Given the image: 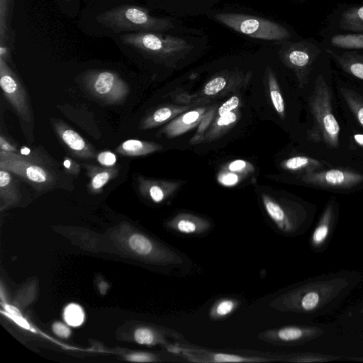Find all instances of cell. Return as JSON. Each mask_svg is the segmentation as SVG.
I'll use <instances>...</instances> for the list:
<instances>
[{
    "label": "cell",
    "mask_w": 363,
    "mask_h": 363,
    "mask_svg": "<svg viewBox=\"0 0 363 363\" xmlns=\"http://www.w3.org/2000/svg\"><path fill=\"white\" fill-rule=\"evenodd\" d=\"M127 359L137 362H154L156 358L154 355L149 353H134L127 357Z\"/></svg>",
    "instance_id": "cell-36"
},
{
    "label": "cell",
    "mask_w": 363,
    "mask_h": 363,
    "mask_svg": "<svg viewBox=\"0 0 363 363\" xmlns=\"http://www.w3.org/2000/svg\"><path fill=\"white\" fill-rule=\"evenodd\" d=\"M239 104V99L237 96H232L228 101L224 102L218 108L220 116H224L231 112Z\"/></svg>",
    "instance_id": "cell-32"
},
{
    "label": "cell",
    "mask_w": 363,
    "mask_h": 363,
    "mask_svg": "<svg viewBox=\"0 0 363 363\" xmlns=\"http://www.w3.org/2000/svg\"><path fill=\"white\" fill-rule=\"evenodd\" d=\"M320 35L324 48L363 51V33H321Z\"/></svg>",
    "instance_id": "cell-15"
},
{
    "label": "cell",
    "mask_w": 363,
    "mask_h": 363,
    "mask_svg": "<svg viewBox=\"0 0 363 363\" xmlns=\"http://www.w3.org/2000/svg\"><path fill=\"white\" fill-rule=\"evenodd\" d=\"M19 184L9 171L0 169L1 208L12 206L20 199Z\"/></svg>",
    "instance_id": "cell-17"
},
{
    "label": "cell",
    "mask_w": 363,
    "mask_h": 363,
    "mask_svg": "<svg viewBox=\"0 0 363 363\" xmlns=\"http://www.w3.org/2000/svg\"><path fill=\"white\" fill-rule=\"evenodd\" d=\"M96 21L116 33L162 32L174 27L169 18L153 16L145 8L131 4L106 10L96 16Z\"/></svg>",
    "instance_id": "cell-1"
},
{
    "label": "cell",
    "mask_w": 363,
    "mask_h": 363,
    "mask_svg": "<svg viewBox=\"0 0 363 363\" xmlns=\"http://www.w3.org/2000/svg\"><path fill=\"white\" fill-rule=\"evenodd\" d=\"M269 82L270 85V96L273 106L278 113L283 115L285 108L284 99L279 91L275 77L271 72H269Z\"/></svg>",
    "instance_id": "cell-27"
},
{
    "label": "cell",
    "mask_w": 363,
    "mask_h": 363,
    "mask_svg": "<svg viewBox=\"0 0 363 363\" xmlns=\"http://www.w3.org/2000/svg\"><path fill=\"white\" fill-rule=\"evenodd\" d=\"M303 180L320 187L348 189L363 182V174L345 169H330L306 173Z\"/></svg>",
    "instance_id": "cell-10"
},
{
    "label": "cell",
    "mask_w": 363,
    "mask_h": 363,
    "mask_svg": "<svg viewBox=\"0 0 363 363\" xmlns=\"http://www.w3.org/2000/svg\"><path fill=\"white\" fill-rule=\"evenodd\" d=\"M135 341L142 345H152L163 340L152 330L146 328H138L134 333Z\"/></svg>",
    "instance_id": "cell-28"
},
{
    "label": "cell",
    "mask_w": 363,
    "mask_h": 363,
    "mask_svg": "<svg viewBox=\"0 0 363 363\" xmlns=\"http://www.w3.org/2000/svg\"><path fill=\"white\" fill-rule=\"evenodd\" d=\"M0 169L20 177L39 190L51 187L55 181L53 174L40 162L16 152L0 151Z\"/></svg>",
    "instance_id": "cell-6"
},
{
    "label": "cell",
    "mask_w": 363,
    "mask_h": 363,
    "mask_svg": "<svg viewBox=\"0 0 363 363\" xmlns=\"http://www.w3.org/2000/svg\"><path fill=\"white\" fill-rule=\"evenodd\" d=\"M84 82L93 96L108 104L122 102L129 91L126 82L110 70H89L85 74Z\"/></svg>",
    "instance_id": "cell-7"
},
{
    "label": "cell",
    "mask_w": 363,
    "mask_h": 363,
    "mask_svg": "<svg viewBox=\"0 0 363 363\" xmlns=\"http://www.w3.org/2000/svg\"><path fill=\"white\" fill-rule=\"evenodd\" d=\"M13 0H0V40L11 38L9 24L12 16Z\"/></svg>",
    "instance_id": "cell-24"
},
{
    "label": "cell",
    "mask_w": 363,
    "mask_h": 363,
    "mask_svg": "<svg viewBox=\"0 0 363 363\" xmlns=\"http://www.w3.org/2000/svg\"><path fill=\"white\" fill-rule=\"evenodd\" d=\"M262 199L265 211L275 225L283 232L290 231L292 221L285 208L268 196H263Z\"/></svg>",
    "instance_id": "cell-18"
},
{
    "label": "cell",
    "mask_w": 363,
    "mask_h": 363,
    "mask_svg": "<svg viewBox=\"0 0 363 363\" xmlns=\"http://www.w3.org/2000/svg\"><path fill=\"white\" fill-rule=\"evenodd\" d=\"M138 186L140 191L145 195L148 196L150 199L155 202L162 201L167 196L168 190L166 186L161 182L151 181L143 177L138 178Z\"/></svg>",
    "instance_id": "cell-21"
},
{
    "label": "cell",
    "mask_w": 363,
    "mask_h": 363,
    "mask_svg": "<svg viewBox=\"0 0 363 363\" xmlns=\"http://www.w3.org/2000/svg\"><path fill=\"white\" fill-rule=\"evenodd\" d=\"M354 140L360 146L363 147V134L357 133L354 135Z\"/></svg>",
    "instance_id": "cell-42"
},
{
    "label": "cell",
    "mask_w": 363,
    "mask_h": 363,
    "mask_svg": "<svg viewBox=\"0 0 363 363\" xmlns=\"http://www.w3.org/2000/svg\"><path fill=\"white\" fill-rule=\"evenodd\" d=\"M284 167L289 170H306V173L316 171L322 167V163L315 159L306 156H295L286 160Z\"/></svg>",
    "instance_id": "cell-23"
},
{
    "label": "cell",
    "mask_w": 363,
    "mask_h": 363,
    "mask_svg": "<svg viewBox=\"0 0 363 363\" xmlns=\"http://www.w3.org/2000/svg\"><path fill=\"white\" fill-rule=\"evenodd\" d=\"M239 300L234 298H222L217 300L209 310L211 320H218L227 318L239 307Z\"/></svg>",
    "instance_id": "cell-20"
},
{
    "label": "cell",
    "mask_w": 363,
    "mask_h": 363,
    "mask_svg": "<svg viewBox=\"0 0 363 363\" xmlns=\"http://www.w3.org/2000/svg\"><path fill=\"white\" fill-rule=\"evenodd\" d=\"M53 332L61 337H67L69 336L70 330L61 323H55L52 325Z\"/></svg>",
    "instance_id": "cell-37"
},
{
    "label": "cell",
    "mask_w": 363,
    "mask_h": 363,
    "mask_svg": "<svg viewBox=\"0 0 363 363\" xmlns=\"http://www.w3.org/2000/svg\"><path fill=\"white\" fill-rule=\"evenodd\" d=\"M245 166H246V163L245 161L238 160H235V161L232 162L229 164L228 168L232 172H236V171H240V170L244 169Z\"/></svg>",
    "instance_id": "cell-41"
},
{
    "label": "cell",
    "mask_w": 363,
    "mask_h": 363,
    "mask_svg": "<svg viewBox=\"0 0 363 363\" xmlns=\"http://www.w3.org/2000/svg\"><path fill=\"white\" fill-rule=\"evenodd\" d=\"M226 79L223 76H218L209 81L204 87L207 95H214L223 90L226 85Z\"/></svg>",
    "instance_id": "cell-29"
},
{
    "label": "cell",
    "mask_w": 363,
    "mask_h": 363,
    "mask_svg": "<svg viewBox=\"0 0 363 363\" xmlns=\"http://www.w3.org/2000/svg\"><path fill=\"white\" fill-rule=\"evenodd\" d=\"M236 119V115L233 112H230L229 113L220 116L217 121V124L220 126L228 125L235 122Z\"/></svg>",
    "instance_id": "cell-38"
},
{
    "label": "cell",
    "mask_w": 363,
    "mask_h": 363,
    "mask_svg": "<svg viewBox=\"0 0 363 363\" xmlns=\"http://www.w3.org/2000/svg\"><path fill=\"white\" fill-rule=\"evenodd\" d=\"M173 353L181 354L192 362H263L273 359L262 357L242 356L224 352H214L199 348L172 345L168 347Z\"/></svg>",
    "instance_id": "cell-11"
},
{
    "label": "cell",
    "mask_w": 363,
    "mask_h": 363,
    "mask_svg": "<svg viewBox=\"0 0 363 363\" xmlns=\"http://www.w3.org/2000/svg\"><path fill=\"white\" fill-rule=\"evenodd\" d=\"M172 111L167 107H162L156 110L151 116H147L141 122V129L150 128L156 125L164 122L171 118Z\"/></svg>",
    "instance_id": "cell-25"
},
{
    "label": "cell",
    "mask_w": 363,
    "mask_h": 363,
    "mask_svg": "<svg viewBox=\"0 0 363 363\" xmlns=\"http://www.w3.org/2000/svg\"><path fill=\"white\" fill-rule=\"evenodd\" d=\"M325 52L345 73L363 80V51L325 48Z\"/></svg>",
    "instance_id": "cell-13"
},
{
    "label": "cell",
    "mask_w": 363,
    "mask_h": 363,
    "mask_svg": "<svg viewBox=\"0 0 363 363\" xmlns=\"http://www.w3.org/2000/svg\"><path fill=\"white\" fill-rule=\"evenodd\" d=\"M319 302V296L315 292H308L306 294L300 301V306L305 311H311L314 309Z\"/></svg>",
    "instance_id": "cell-31"
},
{
    "label": "cell",
    "mask_w": 363,
    "mask_h": 363,
    "mask_svg": "<svg viewBox=\"0 0 363 363\" xmlns=\"http://www.w3.org/2000/svg\"><path fill=\"white\" fill-rule=\"evenodd\" d=\"M324 52L325 48L321 41L307 38L296 41L285 40L279 55L282 61L294 70L300 82L304 84Z\"/></svg>",
    "instance_id": "cell-5"
},
{
    "label": "cell",
    "mask_w": 363,
    "mask_h": 363,
    "mask_svg": "<svg viewBox=\"0 0 363 363\" xmlns=\"http://www.w3.org/2000/svg\"><path fill=\"white\" fill-rule=\"evenodd\" d=\"M0 86L4 95L18 115L25 121H30L31 111L26 91L7 62L1 58Z\"/></svg>",
    "instance_id": "cell-8"
},
{
    "label": "cell",
    "mask_w": 363,
    "mask_h": 363,
    "mask_svg": "<svg viewBox=\"0 0 363 363\" xmlns=\"http://www.w3.org/2000/svg\"><path fill=\"white\" fill-rule=\"evenodd\" d=\"M96 159L101 166L106 167L116 166L117 161L116 155L109 150L100 152L96 155Z\"/></svg>",
    "instance_id": "cell-30"
},
{
    "label": "cell",
    "mask_w": 363,
    "mask_h": 363,
    "mask_svg": "<svg viewBox=\"0 0 363 363\" xmlns=\"http://www.w3.org/2000/svg\"><path fill=\"white\" fill-rule=\"evenodd\" d=\"M89 178L88 187L91 192L99 193L118 172V167H99L83 164Z\"/></svg>",
    "instance_id": "cell-16"
},
{
    "label": "cell",
    "mask_w": 363,
    "mask_h": 363,
    "mask_svg": "<svg viewBox=\"0 0 363 363\" xmlns=\"http://www.w3.org/2000/svg\"><path fill=\"white\" fill-rule=\"evenodd\" d=\"M0 151L18 153V150L3 136H0Z\"/></svg>",
    "instance_id": "cell-39"
},
{
    "label": "cell",
    "mask_w": 363,
    "mask_h": 363,
    "mask_svg": "<svg viewBox=\"0 0 363 363\" xmlns=\"http://www.w3.org/2000/svg\"><path fill=\"white\" fill-rule=\"evenodd\" d=\"M159 149L160 146L157 144L137 139H129L120 144L116 150L124 156L138 157L148 155Z\"/></svg>",
    "instance_id": "cell-19"
},
{
    "label": "cell",
    "mask_w": 363,
    "mask_h": 363,
    "mask_svg": "<svg viewBox=\"0 0 363 363\" xmlns=\"http://www.w3.org/2000/svg\"><path fill=\"white\" fill-rule=\"evenodd\" d=\"M121 42L139 52L158 58L172 57L190 51L193 46L186 40L159 32L127 33Z\"/></svg>",
    "instance_id": "cell-3"
},
{
    "label": "cell",
    "mask_w": 363,
    "mask_h": 363,
    "mask_svg": "<svg viewBox=\"0 0 363 363\" xmlns=\"http://www.w3.org/2000/svg\"><path fill=\"white\" fill-rule=\"evenodd\" d=\"M340 91L350 110L363 127V98L350 89L342 88Z\"/></svg>",
    "instance_id": "cell-22"
},
{
    "label": "cell",
    "mask_w": 363,
    "mask_h": 363,
    "mask_svg": "<svg viewBox=\"0 0 363 363\" xmlns=\"http://www.w3.org/2000/svg\"><path fill=\"white\" fill-rule=\"evenodd\" d=\"M328 225H323V224L320 225L315 229V230L313 235V242L315 244L321 243L326 238V237L328 236Z\"/></svg>",
    "instance_id": "cell-34"
},
{
    "label": "cell",
    "mask_w": 363,
    "mask_h": 363,
    "mask_svg": "<svg viewBox=\"0 0 363 363\" xmlns=\"http://www.w3.org/2000/svg\"><path fill=\"white\" fill-rule=\"evenodd\" d=\"M203 111V109L187 112L182 116L181 119L182 123L186 125H191L195 123L199 118Z\"/></svg>",
    "instance_id": "cell-35"
},
{
    "label": "cell",
    "mask_w": 363,
    "mask_h": 363,
    "mask_svg": "<svg viewBox=\"0 0 363 363\" xmlns=\"http://www.w3.org/2000/svg\"><path fill=\"white\" fill-rule=\"evenodd\" d=\"M220 181L225 185H233L237 182L238 176L232 173L227 174L223 176Z\"/></svg>",
    "instance_id": "cell-40"
},
{
    "label": "cell",
    "mask_w": 363,
    "mask_h": 363,
    "mask_svg": "<svg viewBox=\"0 0 363 363\" xmlns=\"http://www.w3.org/2000/svg\"><path fill=\"white\" fill-rule=\"evenodd\" d=\"M64 318L66 323L71 326H79L84 320V313L82 307L75 303H70L64 311Z\"/></svg>",
    "instance_id": "cell-26"
},
{
    "label": "cell",
    "mask_w": 363,
    "mask_h": 363,
    "mask_svg": "<svg viewBox=\"0 0 363 363\" xmlns=\"http://www.w3.org/2000/svg\"><path fill=\"white\" fill-rule=\"evenodd\" d=\"M62 165L65 170L72 175H77L81 170L80 164L69 157H65Z\"/></svg>",
    "instance_id": "cell-33"
},
{
    "label": "cell",
    "mask_w": 363,
    "mask_h": 363,
    "mask_svg": "<svg viewBox=\"0 0 363 363\" xmlns=\"http://www.w3.org/2000/svg\"><path fill=\"white\" fill-rule=\"evenodd\" d=\"M52 125L60 139L76 157L92 159L96 156L93 147L63 121L55 120Z\"/></svg>",
    "instance_id": "cell-12"
},
{
    "label": "cell",
    "mask_w": 363,
    "mask_h": 363,
    "mask_svg": "<svg viewBox=\"0 0 363 363\" xmlns=\"http://www.w3.org/2000/svg\"><path fill=\"white\" fill-rule=\"evenodd\" d=\"M309 106L315 120V139L328 147H338L340 128L333 113L331 90L321 73L315 77Z\"/></svg>",
    "instance_id": "cell-2"
},
{
    "label": "cell",
    "mask_w": 363,
    "mask_h": 363,
    "mask_svg": "<svg viewBox=\"0 0 363 363\" xmlns=\"http://www.w3.org/2000/svg\"><path fill=\"white\" fill-rule=\"evenodd\" d=\"M214 18L227 27L253 38L266 40H289L288 28L277 22L246 14L222 12Z\"/></svg>",
    "instance_id": "cell-4"
},
{
    "label": "cell",
    "mask_w": 363,
    "mask_h": 363,
    "mask_svg": "<svg viewBox=\"0 0 363 363\" xmlns=\"http://www.w3.org/2000/svg\"><path fill=\"white\" fill-rule=\"evenodd\" d=\"M363 33V3L341 4L329 16L322 33Z\"/></svg>",
    "instance_id": "cell-9"
},
{
    "label": "cell",
    "mask_w": 363,
    "mask_h": 363,
    "mask_svg": "<svg viewBox=\"0 0 363 363\" xmlns=\"http://www.w3.org/2000/svg\"><path fill=\"white\" fill-rule=\"evenodd\" d=\"M65 1H69V0H65Z\"/></svg>",
    "instance_id": "cell-43"
},
{
    "label": "cell",
    "mask_w": 363,
    "mask_h": 363,
    "mask_svg": "<svg viewBox=\"0 0 363 363\" xmlns=\"http://www.w3.org/2000/svg\"><path fill=\"white\" fill-rule=\"evenodd\" d=\"M167 226L179 234L201 235L209 230L211 223L201 217L181 213L169 220Z\"/></svg>",
    "instance_id": "cell-14"
}]
</instances>
